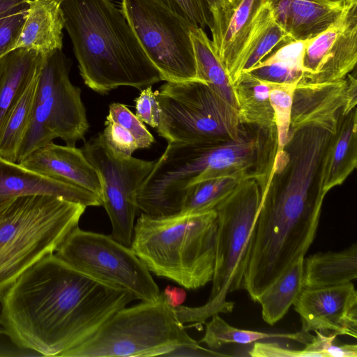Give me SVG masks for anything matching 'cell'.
I'll return each instance as SVG.
<instances>
[{"instance_id": "1", "label": "cell", "mask_w": 357, "mask_h": 357, "mask_svg": "<svg viewBox=\"0 0 357 357\" xmlns=\"http://www.w3.org/2000/svg\"><path fill=\"white\" fill-rule=\"evenodd\" d=\"M134 300L125 288L85 274L53 253L3 294L0 324L19 348L63 357Z\"/></svg>"}, {"instance_id": "2", "label": "cell", "mask_w": 357, "mask_h": 357, "mask_svg": "<svg viewBox=\"0 0 357 357\" xmlns=\"http://www.w3.org/2000/svg\"><path fill=\"white\" fill-rule=\"evenodd\" d=\"M331 136L321 128H303L276 151L243 282L254 301L304 258L314 239L326 197L319 189V172Z\"/></svg>"}, {"instance_id": "3", "label": "cell", "mask_w": 357, "mask_h": 357, "mask_svg": "<svg viewBox=\"0 0 357 357\" xmlns=\"http://www.w3.org/2000/svg\"><path fill=\"white\" fill-rule=\"evenodd\" d=\"M64 28L84 84L104 95L119 86L139 90L162 81L131 26L112 0H63Z\"/></svg>"}, {"instance_id": "4", "label": "cell", "mask_w": 357, "mask_h": 357, "mask_svg": "<svg viewBox=\"0 0 357 357\" xmlns=\"http://www.w3.org/2000/svg\"><path fill=\"white\" fill-rule=\"evenodd\" d=\"M217 228L215 210L162 217L142 213L130 248L155 275L197 289L213 279Z\"/></svg>"}, {"instance_id": "5", "label": "cell", "mask_w": 357, "mask_h": 357, "mask_svg": "<svg viewBox=\"0 0 357 357\" xmlns=\"http://www.w3.org/2000/svg\"><path fill=\"white\" fill-rule=\"evenodd\" d=\"M86 206L62 197L28 195L0 204V299L31 266L56 251Z\"/></svg>"}, {"instance_id": "6", "label": "cell", "mask_w": 357, "mask_h": 357, "mask_svg": "<svg viewBox=\"0 0 357 357\" xmlns=\"http://www.w3.org/2000/svg\"><path fill=\"white\" fill-rule=\"evenodd\" d=\"M261 199L258 182L247 179L239 182L215 208L218 228L212 287L204 305L190 308L196 323L205 324L213 314L232 311L234 303L227 301V296L243 289Z\"/></svg>"}, {"instance_id": "7", "label": "cell", "mask_w": 357, "mask_h": 357, "mask_svg": "<svg viewBox=\"0 0 357 357\" xmlns=\"http://www.w3.org/2000/svg\"><path fill=\"white\" fill-rule=\"evenodd\" d=\"M195 342L161 292L155 301L120 309L63 357L165 356L178 345Z\"/></svg>"}, {"instance_id": "8", "label": "cell", "mask_w": 357, "mask_h": 357, "mask_svg": "<svg viewBox=\"0 0 357 357\" xmlns=\"http://www.w3.org/2000/svg\"><path fill=\"white\" fill-rule=\"evenodd\" d=\"M155 92L157 132L167 144H217L239 137L237 109L205 82H166Z\"/></svg>"}, {"instance_id": "9", "label": "cell", "mask_w": 357, "mask_h": 357, "mask_svg": "<svg viewBox=\"0 0 357 357\" xmlns=\"http://www.w3.org/2000/svg\"><path fill=\"white\" fill-rule=\"evenodd\" d=\"M278 148L277 132L242 123L236 139L217 144H185L176 155V168L188 185L219 178L255 179L263 191Z\"/></svg>"}, {"instance_id": "10", "label": "cell", "mask_w": 357, "mask_h": 357, "mask_svg": "<svg viewBox=\"0 0 357 357\" xmlns=\"http://www.w3.org/2000/svg\"><path fill=\"white\" fill-rule=\"evenodd\" d=\"M121 8L162 81L199 79L190 37L195 25L155 0H122Z\"/></svg>"}, {"instance_id": "11", "label": "cell", "mask_w": 357, "mask_h": 357, "mask_svg": "<svg viewBox=\"0 0 357 357\" xmlns=\"http://www.w3.org/2000/svg\"><path fill=\"white\" fill-rule=\"evenodd\" d=\"M66 263L97 280L125 288L142 301L157 300L160 291L150 271L130 247L112 236L77 227L56 251Z\"/></svg>"}, {"instance_id": "12", "label": "cell", "mask_w": 357, "mask_h": 357, "mask_svg": "<svg viewBox=\"0 0 357 357\" xmlns=\"http://www.w3.org/2000/svg\"><path fill=\"white\" fill-rule=\"evenodd\" d=\"M82 150L100 179L102 205L112 223L111 236L130 247L139 210L137 192L155 160L116 155L105 142L101 132L86 141Z\"/></svg>"}, {"instance_id": "13", "label": "cell", "mask_w": 357, "mask_h": 357, "mask_svg": "<svg viewBox=\"0 0 357 357\" xmlns=\"http://www.w3.org/2000/svg\"><path fill=\"white\" fill-rule=\"evenodd\" d=\"M89 127L81 89L68 78L45 101L34 105L17 162L56 138L63 140L66 145L75 146L78 141L84 139Z\"/></svg>"}, {"instance_id": "14", "label": "cell", "mask_w": 357, "mask_h": 357, "mask_svg": "<svg viewBox=\"0 0 357 357\" xmlns=\"http://www.w3.org/2000/svg\"><path fill=\"white\" fill-rule=\"evenodd\" d=\"M357 61V3H347L338 19L306 40L299 82L322 83L344 79Z\"/></svg>"}, {"instance_id": "15", "label": "cell", "mask_w": 357, "mask_h": 357, "mask_svg": "<svg viewBox=\"0 0 357 357\" xmlns=\"http://www.w3.org/2000/svg\"><path fill=\"white\" fill-rule=\"evenodd\" d=\"M204 1L211 16L213 52L233 85L240 76L241 54L266 0Z\"/></svg>"}, {"instance_id": "16", "label": "cell", "mask_w": 357, "mask_h": 357, "mask_svg": "<svg viewBox=\"0 0 357 357\" xmlns=\"http://www.w3.org/2000/svg\"><path fill=\"white\" fill-rule=\"evenodd\" d=\"M301 331H331L357 337V291L351 282L329 287L303 288L293 304Z\"/></svg>"}, {"instance_id": "17", "label": "cell", "mask_w": 357, "mask_h": 357, "mask_svg": "<svg viewBox=\"0 0 357 357\" xmlns=\"http://www.w3.org/2000/svg\"><path fill=\"white\" fill-rule=\"evenodd\" d=\"M347 86L346 77L322 83L298 82L293 96L289 135L305 127L334 134L346 104Z\"/></svg>"}, {"instance_id": "18", "label": "cell", "mask_w": 357, "mask_h": 357, "mask_svg": "<svg viewBox=\"0 0 357 357\" xmlns=\"http://www.w3.org/2000/svg\"><path fill=\"white\" fill-rule=\"evenodd\" d=\"M18 163L46 176L92 192L101 199L100 179L82 149L52 142L34 150Z\"/></svg>"}, {"instance_id": "19", "label": "cell", "mask_w": 357, "mask_h": 357, "mask_svg": "<svg viewBox=\"0 0 357 357\" xmlns=\"http://www.w3.org/2000/svg\"><path fill=\"white\" fill-rule=\"evenodd\" d=\"M37 195L62 197L86 207L102 205L100 197L92 192L0 157V204L15 197Z\"/></svg>"}, {"instance_id": "20", "label": "cell", "mask_w": 357, "mask_h": 357, "mask_svg": "<svg viewBox=\"0 0 357 357\" xmlns=\"http://www.w3.org/2000/svg\"><path fill=\"white\" fill-rule=\"evenodd\" d=\"M276 22L293 42H305L335 22L345 0H266Z\"/></svg>"}, {"instance_id": "21", "label": "cell", "mask_w": 357, "mask_h": 357, "mask_svg": "<svg viewBox=\"0 0 357 357\" xmlns=\"http://www.w3.org/2000/svg\"><path fill=\"white\" fill-rule=\"evenodd\" d=\"M357 166V109L340 114L337 128L324 152L320 172L319 189L324 195L341 185Z\"/></svg>"}, {"instance_id": "22", "label": "cell", "mask_w": 357, "mask_h": 357, "mask_svg": "<svg viewBox=\"0 0 357 357\" xmlns=\"http://www.w3.org/2000/svg\"><path fill=\"white\" fill-rule=\"evenodd\" d=\"M64 20L61 3L55 0H31L17 48L46 54L63 47Z\"/></svg>"}, {"instance_id": "23", "label": "cell", "mask_w": 357, "mask_h": 357, "mask_svg": "<svg viewBox=\"0 0 357 357\" xmlns=\"http://www.w3.org/2000/svg\"><path fill=\"white\" fill-rule=\"evenodd\" d=\"M42 56L35 50L17 48L0 59V130L38 74Z\"/></svg>"}, {"instance_id": "24", "label": "cell", "mask_w": 357, "mask_h": 357, "mask_svg": "<svg viewBox=\"0 0 357 357\" xmlns=\"http://www.w3.org/2000/svg\"><path fill=\"white\" fill-rule=\"evenodd\" d=\"M357 278V245L337 252H320L303 259V288L338 285Z\"/></svg>"}, {"instance_id": "25", "label": "cell", "mask_w": 357, "mask_h": 357, "mask_svg": "<svg viewBox=\"0 0 357 357\" xmlns=\"http://www.w3.org/2000/svg\"><path fill=\"white\" fill-rule=\"evenodd\" d=\"M241 123L277 132L274 112L269 100L270 82L248 72H242L233 84Z\"/></svg>"}, {"instance_id": "26", "label": "cell", "mask_w": 357, "mask_h": 357, "mask_svg": "<svg viewBox=\"0 0 357 357\" xmlns=\"http://www.w3.org/2000/svg\"><path fill=\"white\" fill-rule=\"evenodd\" d=\"M303 259H298L256 299L268 324L273 326L280 321L303 290Z\"/></svg>"}, {"instance_id": "27", "label": "cell", "mask_w": 357, "mask_h": 357, "mask_svg": "<svg viewBox=\"0 0 357 357\" xmlns=\"http://www.w3.org/2000/svg\"><path fill=\"white\" fill-rule=\"evenodd\" d=\"M293 41L275 20L266 1L260 8L254 29L241 54L240 75L257 64L280 44Z\"/></svg>"}, {"instance_id": "28", "label": "cell", "mask_w": 357, "mask_h": 357, "mask_svg": "<svg viewBox=\"0 0 357 357\" xmlns=\"http://www.w3.org/2000/svg\"><path fill=\"white\" fill-rule=\"evenodd\" d=\"M196 63L197 76L213 89L226 101L237 109L233 85L215 56L211 40L204 30L193 26L190 30Z\"/></svg>"}, {"instance_id": "29", "label": "cell", "mask_w": 357, "mask_h": 357, "mask_svg": "<svg viewBox=\"0 0 357 357\" xmlns=\"http://www.w3.org/2000/svg\"><path fill=\"white\" fill-rule=\"evenodd\" d=\"M38 73L39 71L0 130V157L5 160L17 162V153L35 105Z\"/></svg>"}, {"instance_id": "30", "label": "cell", "mask_w": 357, "mask_h": 357, "mask_svg": "<svg viewBox=\"0 0 357 357\" xmlns=\"http://www.w3.org/2000/svg\"><path fill=\"white\" fill-rule=\"evenodd\" d=\"M211 318L206 324L205 334L199 342L204 343L212 349H219L227 344H248L266 339L288 340L306 344L312 337L301 331L291 333H271L240 329L229 325L218 314H213Z\"/></svg>"}, {"instance_id": "31", "label": "cell", "mask_w": 357, "mask_h": 357, "mask_svg": "<svg viewBox=\"0 0 357 357\" xmlns=\"http://www.w3.org/2000/svg\"><path fill=\"white\" fill-rule=\"evenodd\" d=\"M304 42L282 45L277 51L247 71L254 76L275 83H298L303 75Z\"/></svg>"}, {"instance_id": "32", "label": "cell", "mask_w": 357, "mask_h": 357, "mask_svg": "<svg viewBox=\"0 0 357 357\" xmlns=\"http://www.w3.org/2000/svg\"><path fill=\"white\" fill-rule=\"evenodd\" d=\"M239 182L241 181L237 178L225 176L191 186L185 195L181 212L202 213L215 210Z\"/></svg>"}, {"instance_id": "33", "label": "cell", "mask_w": 357, "mask_h": 357, "mask_svg": "<svg viewBox=\"0 0 357 357\" xmlns=\"http://www.w3.org/2000/svg\"><path fill=\"white\" fill-rule=\"evenodd\" d=\"M68 78V61L62 49L43 54L38 77L35 105L45 101Z\"/></svg>"}, {"instance_id": "34", "label": "cell", "mask_w": 357, "mask_h": 357, "mask_svg": "<svg viewBox=\"0 0 357 357\" xmlns=\"http://www.w3.org/2000/svg\"><path fill=\"white\" fill-rule=\"evenodd\" d=\"M270 82L269 100L274 112L278 148L282 149L288 140L294 90L298 83Z\"/></svg>"}, {"instance_id": "35", "label": "cell", "mask_w": 357, "mask_h": 357, "mask_svg": "<svg viewBox=\"0 0 357 357\" xmlns=\"http://www.w3.org/2000/svg\"><path fill=\"white\" fill-rule=\"evenodd\" d=\"M106 119L127 130L134 137L139 149L149 148L155 141L144 123L124 104L111 103Z\"/></svg>"}, {"instance_id": "36", "label": "cell", "mask_w": 357, "mask_h": 357, "mask_svg": "<svg viewBox=\"0 0 357 357\" xmlns=\"http://www.w3.org/2000/svg\"><path fill=\"white\" fill-rule=\"evenodd\" d=\"M316 335L312 336L311 340L305 344L303 349L307 357H356L357 345L336 344L335 343L337 335L333 333L326 335L321 332L315 331Z\"/></svg>"}, {"instance_id": "37", "label": "cell", "mask_w": 357, "mask_h": 357, "mask_svg": "<svg viewBox=\"0 0 357 357\" xmlns=\"http://www.w3.org/2000/svg\"><path fill=\"white\" fill-rule=\"evenodd\" d=\"M195 26H211V16L204 0H155Z\"/></svg>"}, {"instance_id": "38", "label": "cell", "mask_w": 357, "mask_h": 357, "mask_svg": "<svg viewBox=\"0 0 357 357\" xmlns=\"http://www.w3.org/2000/svg\"><path fill=\"white\" fill-rule=\"evenodd\" d=\"M27 9L12 11L0 16V59L15 49Z\"/></svg>"}, {"instance_id": "39", "label": "cell", "mask_w": 357, "mask_h": 357, "mask_svg": "<svg viewBox=\"0 0 357 357\" xmlns=\"http://www.w3.org/2000/svg\"><path fill=\"white\" fill-rule=\"evenodd\" d=\"M105 125L101 135L114 153L121 157H130L139 149L132 135L121 126L107 119Z\"/></svg>"}, {"instance_id": "40", "label": "cell", "mask_w": 357, "mask_h": 357, "mask_svg": "<svg viewBox=\"0 0 357 357\" xmlns=\"http://www.w3.org/2000/svg\"><path fill=\"white\" fill-rule=\"evenodd\" d=\"M135 114L149 126L156 128L160 121V107L156 92L149 86L141 90L139 96L135 99Z\"/></svg>"}, {"instance_id": "41", "label": "cell", "mask_w": 357, "mask_h": 357, "mask_svg": "<svg viewBox=\"0 0 357 357\" xmlns=\"http://www.w3.org/2000/svg\"><path fill=\"white\" fill-rule=\"evenodd\" d=\"M252 357H307L305 350L289 349L275 342H254L248 351Z\"/></svg>"}, {"instance_id": "42", "label": "cell", "mask_w": 357, "mask_h": 357, "mask_svg": "<svg viewBox=\"0 0 357 357\" xmlns=\"http://www.w3.org/2000/svg\"><path fill=\"white\" fill-rule=\"evenodd\" d=\"M219 356L225 355L204 348L199 346L197 342L195 343L178 345L165 355V356L175 357H198Z\"/></svg>"}, {"instance_id": "43", "label": "cell", "mask_w": 357, "mask_h": 357, "mask_svg": "<svg viewBox=\"0 0 357 357\" xmlns=\"http://www.w3.org/2000/svg\"><path fill=\"white\" fill-rule=\"evenodd\" d=\"M347 81V100L341 114L346 115L353 109L356 107L357 104V79L356 72L349 73L346 77Z\"/></svg>"}, {"instance_id": "44", "label": "cell", "mask_w": 357, "mask_h": 357, "mask_svg": "<svg viewBox=\"0 0 357 357\" xmlns=\"http://www.w3.org/2000/svg\"><path fill=\"white\" fill-rule=\"evenodd\" d=\"M162 294L167 302L173 307L181 305L187 296L183 289L170 285L164 289Z\"/></svg>"}, {"instance_id": "45", "label": "cell", "mask_w": 357, "mask_h": 357, "mask_svg": "<svg viewBox=\"0 0 357 357\" xmlns=\"http://www.w3.org/2000/svg\"><path fill=\"white\" fill-rule=\"evenodd\" d=\"M31 0H0V16L12 11L29 8Z\"/></svg>"}, {"instance_id": "46", "label": "cell", "mask_w": 357, "mask_h": 357, "mask_svg": "<svg viewBox=\"0 0 357 357\" xmlns=\"http://www.w3.org/2000/svg\"><path fill=\"white\" fill-rule=\"evenodd\" d=\"M347 3H357V0H345Z\"/></svg>"}, {"instance_id": "47", "label": "cell", "mask_w": 357, "mask_h": 357, "mask_svg": "<svg viewBox=\"0 0 357 357\" xmlns=\"http://www.w3.org/2000/svg\"><path fill=\"white\" fill-rule=\"evenodd\" d=\"M56 1H58L59 3H61V2L63 1V0H55Z\"/></svg>"}, {"instance_id": "48", "label": "cell", "mask_w": 357, "mask_h": 357, "mask_svg": "<svg viewBox=\"0 0 357 357\" xmlns=\"http://www.w3.org/2000/svg\"><path fill=\"white\" fill-rule=\"evenodd\" d=\"M329 1H340V0H329Z\"/></svg>"}, {"instance_id": "49", "label": "cell", "mask_w": 357, "mask_h": 357, "mask_svg": "<svg viewBox=\"0 0 357 357\" xmlns=\"http://www.w3.org/2000/svg\"><path fill=\"white\" fill-rule=\"evenodd\" d=\"M1 330H0V333H1Z\"/></svg>"}]
</instances>
